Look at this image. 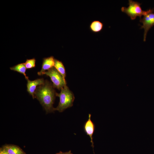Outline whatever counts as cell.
<instances>
[{
  "label": "cell",
  "instance_id": "cell-1",
  "mask_svg": "<svg viewBox=\"0 0 154 154\" xmlns=\"http://www.w3.org/2000/svg\"><path fill=\"white\" fill-rule=\"evenodd\" d=\"M53 84L47 80L44 83L38 86L34 92L36 98L44 108L47 113L55 111L53 107L56 96V92Z\"/></svg>",
  "mask_w": 154,
  "mask_h": 154
},
{
  "label": "cell",
  "instance_id": "cell-2",
  "mask_svg": "<svg viewBox=\"0 0 154 154\" xmlns=\"http://www.w3.org/2000/svg\"><path fill=\"white\" fill-rule=\"evenodd\" d=\"M60 90V93H56V96L59 97L60 101L58 106L54 109L59 112H62L73 106L75 98L73 93L66 85Z\"/></svg>",
  "mask_w": 154,
  "mask_h": 154
},
{
  "label": "cell",
  "instance_id": "cell-14",
  "mask_svg": "<svg viewBox=\"0 0 154 154\" xmlns=\"http://www.w3.org/2000/svg\"><path fill=\"white\" fill-rule=\"evenodd\" d=\"M0 154H9L5 149L3 147L0 149Z\"/></svg>",
  "mask_w": 154,
  "mask_h": 154
},
{
  "label": "cell",
  "instance_id": "cell-10",
  "mask_svg": "<svg viewBox=\"0 0 154 154\" xmlns=\"http://www.w3.org/2000/svg\"><path fill=\"white\" fill-rule=\"evenodd\" d=\"M103 24L98 20L92 21L89 25L90 30L93 33H97L100 32L103 29Z\"/></svg>",
  "mask_w": 154,
  "mask_h": 154
},
{
  "label": "cell",
  "instance_id": "cell-8",
  "mask_svg": "<svg viewBox=\"0 0 154 154\" xmlns=\"http://www.w3.org/2000/svg\"><path fill=\"white\" fill-rule=\"evenodd\" d=\"M55 60V59L52 56L44 58L43 60L42 68L40 71L37 72L38 75H43V73L46 71V70H48L54 67Z\"/></svg>",
  "mask_w": 154,
  "mask_h": 154
},
{
  "label": "cell",
  "instance_id": "cell-3",
  "mask_svg": "<svg viewBox=\"0 0 154 154\" xmlns=\"http://www.w3.org/2000/svg\"><path fill=\"white\" fill-rule=\"evenodd\" d=\"M128 4L129 6L128 7H123L121 10L129 17L132 20H135L137 16L141 18L142 16L154 11L153 9H149L146 11H143L141 7V3L132 0H129Z\"/></svg>",
  "mask_w": 154,
  "mask_h": 154
},
{
  "label": "cell",
  "instance_id": "cell-13",
  "mask_svg": "<svg viewBox=\"0 0 154 154\" xmlns=\"http://www.w3.org/2000/svg\"><path fill=\"white\" fill-rule=\"evenodd\" d=\"M36 60L33 58L31 59H27L24 63L27 69H31L35 67Z\"/></svg>",
  "mask_w": 154,
  "mask_h": 154
},
{
  "label": "cell",
  "instance_id": "cell-15",
  "mask_svg": "<svg viewBox=\"0 0 154 154\" xmlns=\"http://www.w3.org/2000/svg\"><path fill=\"white\" fill-rule=\"evenodd\" d=\"M56 154H73V153H72L71 151L70 150L68 151L65 152H62L60 151L58 153H56Z\"/></svg>",
  "mask_w": 154,
  "mask_h": 154
},
{
  "label": "cell",
  "instance_id": "cell-7",
  "mask_svg": "<svg viewBox=\"0 0 154 154\" xmlns=\"http://www.w3.org/2000/svg\"><path fill=\"white\" fill-rule=\"evenodd\" d=\"M27 80V91L34 99V92L37 88L38 86L43 84L45 81L43 78H38L33 81L30 80L29 79Z\"/></svg>",
  "mask_w": 154,
  "mask_h": 154
},
{
  "label": "cell",
  "instance_id": "cell-6",
  "mask_svg": "<svg viewBox=\"0 0 154 154\" xmlns=\"http://www.w3.org/2000/svg\"><path fill=\"white\" fill-rule=\"evenodd\" d=\"M91 114H89L88 119L84 124V129L86 133L90 137L92 146L93 148L94 146L93 135L95 130V127L91 119Z\"/></svg>",
  "mask_w": 154,
  "mask_h": 154
},
{
  "label": "cell",
  "instance_id": "cell-12",
  "mask_svg": "<svg viewBox=\"0 0 154 154\" xmlns=\"http://www.w3.org/2000/svg\"><path fill=\"white\" fill-rule=\"evenodd\" d=\"M54 67L62 75L65 79L66 73L65 68L62 62L58 60L55 59Z\"/></svg>",
  "mask_w": 154,
  "mask_h": 154
},
{
  "label": "cell",
  "instance_id": "cell-9",
  "mask_svg": "<svg viewBox=\"0 0 154 154\" xmlns=\"http://www.w3.org/2000/svg\"><path fill=\"white\" fill-rule=\"evenodd\" d=\"M3 147L9 154H26L19 146L13 145H7Z\"/></svg>",
  "mask_w": 154,
  "mask_h": 154
},
{
  "label": "cell",
  "instance_id": "cell-4",
  "mask_svg": "<svg viewBox=\"0 0 154 154\" xmlns=\"http://www.w3.org/2000/svg\"><path fill=\"white\" fill-rule=\"evenodd\" d=\"M43 74L50 77L54 88L59 90L66 85V80L54 67L45 72Z\"/></svg>",
  "mask_w": 154,
  "mask_h": 154
},
{
  "label": "cell",
  "instance_id": "cell-11",
  "mask_svg": "<svg viewBox=\"0 0 154 154\" xmlns=\"http://www.w3.org/2000/svg\"><path fill=\"white\" fill-rule=\"evenodd\" d=\"M10 69L12 70L17 71L23 74L26 80L29 79L28 76H26L25 72L26 68L24 63H20L10 68Z\"/></svg>",
  "mask_w": 154,
  "mask_h": 154
},
{
  "label": "cell",
  "instance_id": "cell-5",
  "mask_svg": "<svg viewBox=\"0 0 154 154\" xmlns=\"http://www.w3.org/2000/svg\"><path fill=\"white\" fill-rule=\"evenodd\" d=\"M139 21L143 24L140 29H144L143 41H145L148 31L154 26V13L151 12L144 16L143 18H140Z\"/></svg>",
  "mask_w": 154,
  "mask_h": 154
}]
</instances>
